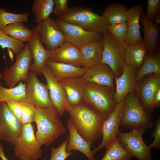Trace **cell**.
<instances>
[{"instance_id": "obj_11", "label": "cell", "mask_w": 160, "mask_h": 160, "mask_svg": "<svg viewBox=\"0 0 160 160\" xmlns=\"http://www.w3.org/2000/svg\"><path fill=\"white\" fill-rule=\"evenodd\" d=\"M23 126L21 122L10 111L6 103L0 102V140L14 145Z\"/></svg>"}, {"instance_id": "obj_15", "label": "cell", "mask_w": 160, "mask_h": 160, "mask_svg": "<svg viewBox=\"0 0 160 160\" xmlns=\"http://www.w3.org/2000/svg\"><path fill=\"white\" fill-rule=\"evenodd\" d=\"M160 88V75L152 73L144 77L137 82L134 92L141 104L148 112L154 110L152 100L156 91Z\"/></svg>"}, {"instance_id": "obj_17", "label": "cell", "mask_w": 160, "mask_h": 160, "mask_svg": "<svg viewBox=\"0 0 160 160\" xmlns=\"http://www.w3.org/2000/svg\"><path fill=\"white\" fill-rule=\"evenodd\" d=\"M138 68L126 64L121 75L115 78L116 88L113 95L114 100L116 104L124 100L129 93L134 91L137 82L135 76Z\"/></svg>"}, {"instance_id": "obj_44", "label": "cell", "mask_w": 160, "mask_h": 160, "mask_svg": "<svg viewBox=\"0 0 160 160\" xmlns=\"http://www.w3.org/2000/svg\"><path fill=\"white\" fill-rule=\"evenodd\" d=\"M0 158L2 160H9L5 156L2 144L0 143Z\"/></svg>"}, {"instance_id": "obj_23", "label": "cell", "mask_w": 160, "mask_h": 160, "mask_svg": "<svg viewBox=\"0 0 160 160\" xmlns=\"http://www.w3.org/2000/svg\"><path fill=\"white\" fill-rule=\"evenodd\" d=\"M66 126L69 133V138L66 146V151L71 152L77 150L84 154L88 160H95V158L91 149V143L86 141L78 132L69 118Z\"/></svg>"}, {"instance_id": "obj_33", "label": "cell", "mask_w": 160, "mask_h": 160, "mask_svg": "<svg viewBox=\"0 0 160 160\" xmlns=\"http://www.w3.org/2000/svg\"><path fill=\"white\" fill-rule=\"evenodd\" d=\"M54 6L53 0H34L31 9L35 16V22L38 23L49 18Z\"/></svg>"}, {"instance_id": "obj_34", "label": "cell", "mask_w": 160, "mask_h": 160, "mask_svg": "<svg viewBox=\"0 0 160 160\" xmlns=\"http://www.w3.org/2000/svg\"><path fill=\"white\" fill-rule=\"evenodd\" d=\"M29 13L15 14L6 12L4 8H0V29H2L9 25L17 22H27Z\"/></svg>"}, {"instance_id": "obj_35", "label": "cell", "mask_w": 160, "mask_h": 160, "mask_svg": "<svg viewBox=\"0 0 160 160\" xmlns=\"http://www.w3.org/2000/svg\"><path fill=\"white\" fill-rule=\"evenodd\" d=\"M25 44L6 34L0 29V46L2 48L11 49L16 55L21 52Z\"/></svg>"}, {"instance_id": "obj_28", "label": "cell", "mask_w": 160, "mask_h": 160, "mask_svg": "<svg viewBox=\"0 0 160 160\" xmlns=\"http://www.w3.org/2000/svg\"><path fill=\"white\" fill-rule=\"evenodd\" d=\"M140 20L143 26V42L147 48L148 52L153 54L155 52L159 38L157 27L152 21L146 18L143 12L141 15Z\"/></svg>"}, {"instance_id": "obj_24", "label": "cell", "mask_w": 160, "mask_h": 160, "mask_svg": "<svg viewBox=\"0 0 160 160\" xmlns=\"http://www.w3.org/2000/svg\"><path fill=\"white\" fill-rule=\"evenodd\" d=\"M103 47V38L81 47L79 49L83 59L82 67L87 69L101 62Z\"/></svg>"}, {"instance_id": "obj_14", "label": "cell", "mask_w": 160, "mask_h": 160, "mask_svg": "<svg viewBox=\"0 0 160 160\" xmlns=\"http://www.w3.org/2000/svg\"><path fill=\"white\" fill-rule=\"evenodd\" d=\"M47 81L49 96L53 105L60 116L66 111L70 106L65 90L62 84L53 75L51 70L46 65L41 71Z\"/></svg>"}, {"instance_id": "obj_36", "label": "cell", "mask_w": 160, "mask_h": 160, "mask_svg": "<svg viewBox=\"0 0 160 160\" xmlns=\"http://www.w3.org/2000/svg\"><path fill=\"white\" fill-rule=\"evenodd\" d=\"M128 26L127 22L110 24L108 31L118 41L124 44L127 36Z\"/></svg>"}, {"instance_id": "obj_7", "label": "cell", "mask_w": 160, "mask_h": 160, "mask_svg": "<svg viewBox=\"0 0 160 160\" xmlns=\"http://www.w3.org/2000/svg\"><path fill=\"white\" fill-rule=\"evenodd\" d=\"M16 55L15 63L4 71L2 78L9 88H13L20 81L26 82L33 60V55L28 42L23 49Z\"/></svg>"}, {"instance_id": "obj_40", "label": "cell", "mask_w": 160, "mask_h": 160, "mask_svg": "<svg viewBox=\"0 0 160 160\" xmlns=\"http://www.w3.org/2000/svg\"><path fill=\"white\" fill-rule=\"evenodd\" d=\"M160 8V0H148L146 12L145 13L146 18L148 20H153Z\"/></svg>"}, {"instance_id": "obj_30", "label": "cell", "mask_w": 160, "mask_h": 160, "mask_svg": "<svg viewBox=\"0 0 160 160\" xmlns=\"http://www.w3.org/2000/svg\"><path fill=\"white\" fill-rule=\"evenodd\" d=\"M26 83L19 82L18 85L12 88H7L0 83V102L27 100Z\"/></svg>"}, {"instance_id": "obj_8", "label": "cell", "mask_w": 160, "mask_h": 160, "mask_svg": "<svg viewBox=\"0 0 160 160\" xmlns=\"http://www.w3.org/2000/svg\"><path fill=\"white\" fill-rule=\"evenodd\" d=\"M102 38L104 47L101 62L111 67L115 78L119 77L123 73L125 64L124 45L108 31L103 35Z\"/></svg>"}, {"instance_id": "obj_4", "label": "cell", "mask_w": 160, "mask_h": 160, "mask_svg": "<svg viewBox=\"0 0 160 160\" xmlns=\"http://www.w3.org/2000/svg\"><path fill=\"white\" fill-rule=\"evenodd\" d=\"M60 19L86 31L98 33L102 36L108 32L110 25L103 15L90 8L81 7L70 8L67 13Z\"/></svg>"}, {"instance_id": "obj_3", "label": "cell", "mask_w": 160, "mask_h": 160, "mask_svg": "<svg viewBox=\"0 0 160 160\" xmlns=\"http://www.w3.org/2000/svg\"><path fill=\"white\" fill-rule=\"evenodd\" d=\"M124 100L120 125L131 130L153 127V122L151 113L144 108L134 91L128 94Z\"/></svg>"}, {"instance_id": "obj_16", "label": "cell", "mask_w": 160, "mask_h": 160, "mask_svg": "<svg viewBox=\"0 0 160 160\" xmlns=\"http://www.w3.org/2000/svg\"><path fill=\"white\" fill-rule=\"evenodd\" d=\"M124 107V100L116 104L113 111L104 121L102 129V140L99 146L92 150L94 156L117 137L120 131L119 127Z\"/></svg>"}, {"instance_id": "obj_41", "label": "cell", "mask_w": 160, "mask_h": 160, "mask_svg": "<svg viewBox=\"0 0 160 160\" xmlns=\"http://www.w3.org/2000/svg\"><path fill=\"white\" fill-rule=\"evenodd\" d=\"M6 103L11 113L21 122L23 108L20 101H12L7 102Z\"/></svg>"}, {"instance_id": "obj_43", "label": "cell", "mask_w": 160, "mask_h": 160, "mask_svg": "<svg viewBox=\"0 0 160 160\" xmlns=\"http://www.w3.org/2000/svg\"><path fill=\"white\" fill-rule=\"evenodd\" d=\"M152 105L153 109L159 108L160 106V88L156 91L152 100Z\"/></svg>"}, {"instance_id": "obj_1", "label": "cell", "mask_w": 160, "mask_h": 160, "mask_svg": "<svg viewBox=\"0 0 160 160\" xmlns=\"http://www.w3.org/2000/svg\"><path fill=\"white\" fill-rule=\"evenodd\" d=\"M66 111L76 130L86 141L92 144L102 136L104 121L93 107L82 101L78 105H70Z\"/></svg>"}, {"instance_id": "obj_5", "label": "cell", "mask_w": 160, "mask_h": 160, "mask_svg": "<svg viewBox=\"0 0 160 160\" xmlns=\"http://www.w3.org/2000/svg\"><path fill=\"white\" fill-rule=\"evenodd\" d=\"M114 91L105 86L87 82L83 101L96 110L104 121L115 107L116 104L113 98Z\"/></svg>"}, {"instance_id": "obj_13", "label": "cell", "mask_w": 160, "mask_h": 160, "mask_svg": "<svg viewBox=\"0 0 160 160\" xmlns=\"http://www.w3.org/2000/svg\"><path fill=\"white\" fill-rule=\"evenodd\" d=\"M37 75L32 71L29 72L26 88L27 100L36 107L53 106L47 85L41 82Z\"/></svg>"}, {"instance_id": "obj_31", "label": "cell", "mask_w": 160, "mask_h": 160, "mask_svg": "<svg viewBox=\"0 0 160 160\" xmlns=\"http://www.w3.org/2000/svg\"><path fill=\"white\" fill-rule=\"evenodd\" d=\"M105 147V153L100 160H130L132 157L121 145L117 137Z\"/></svg>"}, {"instance_id": "obj_32", "label": "cell", "mask_w": 160, "mask_h": 160, "mask_svg": "<svg viewBox=\"0 0 160 160\" xmlns=\"http://www.w3.org/2000/svg\"><path fill=\"white\" fill-rule=\"evenodd\" d=\"M2 30L6 34L22 42L30 40L33 31L26 28L23 22H17L9 25Z\"/></svg>"}, {"instance_id": "obj_37", "label": "cell", "mask_w": 160, "mask_h": 160, "mask_svg": "<svg viewBox=\"0 0 160 160\" xmlns=\"http://www.w3.org/2000/svg\"><path fill=\"white\" fill-rule=\"evenodd\" d=\"M69 138L68 136L57 147H51V156L49 160H65L73 153L74 151L68 152L66 151V146Z\"/></svg>"}, {"instance_id": "obj_29", "label": "cell", "mask_w": 160, "mask_h": 160, "mask_svg": "<svg viewBox=\"0 0 160 160\" xmlns=\"http://www.w3.org/2000/svg\"><path fill=\"white\" fill-rule=\"evenodd\" d=\"M127 7L121 4L115 3L108 4L102 15L110 24L126 22L127 19Z\"/></svg>"}, {"instance_id": "obj_38", "label": "cell", "mask_w": 160, "mask_h": 160, "mask_svg": "<svg viewBox=\"0 0 160 160\" xmlns=\"http://www.w3.org/2000/svg\"><path fill=\"white\" fill-rule=\"evenodd\" d=\"M23 108L21 122L24 125L33 121L36 107L28 101H20Z\"/></svg>"}, {"instance_id": "obj_18", "label": "cell", "mask_w": 160, "mask_h": 160, "mask_svg": "<svg viewBox=\"0 0 160 160\" xmlns=\"http://www.w3.org/2000/svg\"><path fill=\"white\" fill-rule=\"evenodd\" d=\"M82 77L87 82L105 86L114 91V74L111 67L104 63L100 62L87 69Z\"/></svg>"}, {"instance_id": "obj_9", "label": "cell", "mask_w": 160, "mask_h": 160, "mask_svg": "<svg viewBox=\"0 0 160 160\" xmlns=\"http://www.w3.org/2000/svg\"><path fill=\"white\" fill-rule=\"evenodd\" d=\"M145 130L140 128L125 133L119 131L117 137L121 145L132 156L139 160H152L151 149L143 138Z\"/></svg>"}, {"instance_id": "obj_10", "label": "cell", "mask_w": 160, "mask_h": 160, "mask_svg": "<svg viewBox=\"0 0 160 160\" xmlns=\"http://www.w3.org/2000/svg\"><path fill=\"white\" fill-rule=\"evenodd\" d=\"M63 32L66 41L78 49L89 43L100 40L103 36L87 31L80 27L57 18L55 20Z\"/></svg>"}, {"instance_id": "obj_39", "label": "cell", "mask_w": 160, "mask_h": 160, "mask_svg": "<svg viewBox=\"0 0 160 160\" xmlns=\"http://www.w3.org/2000/svg\"><path fill=\"white\" fill-rule=\"evenodd\" d=\"M68 0H53L54 13L57 18L61 19L68 12L70 8L68 5Z\"/></svg>"}, {"instance_id": "obj_25", "label": "cell", "mask_w": 160, "mask_h": 160, "mask_svg": "<svg viewBox=\"0 0 160 160\" xmlns=\"http://www.w3.org/2000/svg\"><path fill=\"white\" fill-rule=\"evenodd\" d=\"M45 65L59 82L65 78L82 76L87 69L70 64L53 61L49 59L47 60Z\"/></svg>"}, {"instance_id": "obj_12", "label": "cell", "mask_w": 160, "mask_h": 160, "mask_svg": "<svg viewBox=\"0 0 160 160\" xmlns=\"http://www.w3.org/2000/svg\"><path fill=\"white\" fill-rule=\"evenodd\" d=\"M36 27L41 42L48 51L57 49L66 41L63 32L52 18L37 23Z\"/></svg>"}, {"instance_id": "obj_22", "label": "cell", "mask_w": 160, "mask_h": 160, "mask_svg": "<svg viewBox=\"0 0 160 160\" xmlns=\"http://www.w3.org/2000/svg\"><path fill=\"white\" fill-rule=\"evenodd\" d=\"M59 82L65 90L68 101L71 105L77 106L82 102L87 83L82 76L64 79Z\"/></svg>"}, {"instance_id": "obj_45", "label": "cell", "mask_w": 160, "mask_h": 160, "mask_svg": "<svg viewBox=\"0 0 160 160\" xmlns=\"http://www.w3.org/2000/svg\"><path fill=\"white\" fill-rule=\"evenodd\" d=\"M160 10H159L156 13L153 20V22L154 21L155 23L157 24H160Z\"/></svg>"}, {"instance_id": "obj_19", "label": "cell", "mask_w": 160, "mask_h": 160, "mask_svg": "<svg viewBox=\"0 0 160 160\" xmlns=\"http://www.w3.org/2000/svg\"><path fill=\"white\" fill-rule=\"evenodd\" d=\"M48 53L49 59L52 61L82 67L83 59L79 49L66 41Z\"/></svg>"}, {"instance_id": "obj_6", "label": "cell", "mask_w": 160, "mask_h": 160, "mask_svg": "<svg viewBox=\"0 0 160 160\" xmlns=\"http://www.w3.org/2000/svg\"><path fill=\"white\" fill-rule=\"evenodd\" d=\"M14 145V155L21 160H38L42 156L41 145L31 123L23 125Z\"/></svg>"}, {"instance_id": "obj_26", "label": "cell", "mask_w": 160, "mask_h": 160, "mask_svg": "<svg viewBox=\"0 0 160 160\" xmlns=\"http://www.w3.org/2000/svg\"><path fill=\"white\" fill-rule=\"evenodd\" d=\"M154 73L160 75L159 52L151 54L148 52L140 67L138 69L135 76L137 82L140 81L146 76Z\"/></svg>"}, {"instance_id": "obj_42", "label": "cell", "mask_w": 160, "mask_h": 160, "mask_svg": "<svg viewBox=\"0 0 160 160\" xmlns=\"http://www.w3.org/2000/svg\"><path fill=\"white\" fill-rule=\"evenodd\" d=\"M154 137L153 142L149 146L151 149L154 148L156 150L160 148V117L155 121V128L151 135Z\"/></svg>"}, {"instance_id": "obj_27", "label": "cell", "mask_w": 160, "mask_h": 160, "mask_svg": "<svg viewBox=\"0 0 160 160\" xmlns=\"http://www.w3.org/2000/svg\"><path fill=\"white\" fill-rule=\"evenodd\" d=\"M126 64L139 68L141 66L147 53V48L144 42L124 46Z\"/></svg>"}, {"instance_id": "obj_46", "label": "cell", "mask_w": 160, "mask_h": 160, "mask_svg": "<svg viewBox=\"0 0 160 160\" xmlns=\"http://www.w3.org/2000/svg\"><path fill=\"white\" fill-rule=\"evenodd\" d=\"M2 78V73H0V80Z\"/></svg>"}, {"instance_id": "obj_2", "label": "cell", "mask_w": 160, "mask_h": 160, "mask_svg": "<svg viewBox=\"0 0 160 160\" xmlns=\"http://www.w3.org/2000/svg\"><path fill=\"white\" fill-rule=\"evenodd\" d=\"M60 116L53 105L36 107L33 121L37 127L36 136L41 146L50 145L66 131Z\"/></svg>"}, {"instance_id": "obj_21", "label": "cell", "mask_w": 160, "mask_h": 160, "mask_svg": "<svg viewBox=\"0 0 160 160\" xmlns=\"http://www.w3.org/2000/svg\"><path fill=\"white\" fill-rule=\"evenodd\" d=\"M32 30L33 31V35L28 42L33 57L30 71L39 75L41 73L42 69L46 65V63L49 58V55L48 51L41 42L36 26L33 27Z\"/></svg>"}, {"instance_id": "obj_20", "label": "cell", "mask_w": 160, "mask_h": 160, "mask_svg": "<svg viewBox=\"0 0 160 160\" xmlns=\"http://www.w3.org/2000/svg\"><path fill=\"white\" fill-rule=\"evenodd\" d=\"M143 9V5L141 4L135 5L128 9L126 22L128 30L124 42V46L143 42L141 35L139 24L140 17Z\"/></svg>"}]
</instances>
